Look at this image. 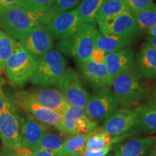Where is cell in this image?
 <instances>
[{"mask_svg": "<svg viewBox=\"0 0 156 156\" xmlns=\"http://www.w3.org/2000/svg\"><path fill=\"white\" fill-rule=\"evenodd\" d=\"M111 87L122 107L135 108L150 95L149 88L135 67L116 77Z\"/></svg>", "mask_w": 156, "mask_h": 156, "instance_id": "cell-1", "label": "cell"}, {"mask_svg": "<svg viewBox=\"0 0 156 156\" xmlns=\"http://www.w3.org/2000/svg\"><path fill=\"white\" fill-rule=\"evenodd\" d=\"M99 30L96 23H83L75 33L59 40L56 50L75 59L76 62L90 58L95 48V40Z\"/></svg>", "mask_w": 156, "mask_h": 156, "instance_id": "cell-2", "label": "cell"}, {"mask_svg": "<svg viewBox=\"0 0 156 156\" xmlns=\"http://www.w3.org/2000/svg\"><path fill=\"white\" fill-rule=\"evenodd\" d=\"M40 17L41 15L30 12L15 4L0 12V30L20 41L41 24Z\"/></svg>", "mask_w": 156, "mask_h": 156, "instance_id": "cell-3", "label": "cell"}, {"mask_svg": "<svg viewBox=\"0 0 156 156\" xmlns=\"http://www.w3.org/2000/svg\"><path fill=\"white\" fill-rule=\"evenodd\" d=\"M67 66V61L57 50H50L36 61L30 82L38 87L55 86Z\"/></svg>", "mask_w": 156, "mask_h": 156, "instance_id": "cell-4", "label": "cell"}, {"mask_svg": "<svg viewBox=\"0 0 156 156\" xmlns=\"http://www.w3.org/2000/svg\"><path fill=\"white\" fill-rule=\"evenodd\" d=\"M36 65V60L16 41L5 70L9 84L14 87H23L30 81Z\"/></svg>", "mask_w": 156, "mask_h": 156, "instance_id": "cell-5", "label": "cell"}, {"mask_svg": "<svg viewBox=\"0 0 156 156\" xmlns=\"http://www.w3.org/2000/svg\"><path fill=\"white\" fill-rule=\"evenodd\" d=\"M120 106L112 90L106 86L97 90L90 96L84 109L87 116L99 125L108 119Z\"/></svg>", "mask_w": 156, "mask_h": 156, "instance_id": "cell-6", "label": "cell"}, {"mask_svg": "<svg viewBox=\"0 0 156 156\" xmlns=\"http://www.w3.org/2000/svg\"><path fill=\"white\" fill-rule=\"evenodd\" d=\"M69 105L85 108L90 95L82 83L80 77L73 68L66 69L55 85Z\"/></svg>", "mask_w": 156, "mask_h": 156, "instance_id": "cell-7", "label": "cell"}, {"mask_svg": "<svg viewBox=\"0 0 156 156\" xmlns=\"http://www.w3.org/2000/svg\"><path fill=\"white\" fill-rule=\"evenodd\" d=\"M101 131L113 138L125 137L134 131H140L135 108L120 107L99 126Z\"/></svg>", "mask_w": 156, "mask_h": 156, "instance_id": "cell-8", "label": "cell"}, {"mask_svg": "<svg viewBox=\"0 0 156 156\" xmlns=\"http://www.w3.org/2000/svg\"><path fill=\"white\" fill-rule=\"evenodd\" d=\"M11 100L36 120L62 133L61 114L40 106L27 95L25 90L15 91L11 95Z\"/></svg>", "mask_w": 156, "mask_h": 156, "instance_id": "cell-9", "label": "cell"}, {"mask_svg": "<svg viewBox=\"0 0 156 156\" xmlns=\"http://www.w3.org/2000/svg\"><path fill=\"white\" fill-rule=\"evenodd\" d=\"M97 24L99 31L103 34L134 39L140 34L134 14L129 9Z\"/></svg>", "mask_w": 156, "mask_h": 156, "instance_id": "cell-10", "label": "cell"}, {"mask_svg": "<svg viewBox=\"0 0 156 156\" xmlns=\"http://www.w3.org/2000/svg\"><path fill=\"white\" fill-rule=\"evenodd\" d=\"M54 39L44 25L39 24L18 41L20 45L36 61L52 49Z\"/></svg>", "mask_w": 156, "mask_h": 156, "instance_id": "cell-11", "label": "cell"}, {"mask_svg": "<svg viewBox=\"0 0 156 156\" xmlns=\"http://www.w3.org/2000/svg\"><path fill=\"white\" fill-rule=\"evenodd\" d=\"M0 138L5 147L14 151L21 147L20 114L17 108L0 114Z\"/></svg>", "mask_w": 156, "mask_h": 156, "instance_id": "cell-12", "label": "cell"}, {"mask_svg": "<svg viewBox=\"0 0 156 156\" xmlns=\"http://www.w3.org/2000/svg\"><path fill=\"white\" fill-rule=\"evenodd\" d=\"M134 54L131 46L118 51L106 54L105 64L107 70V85L111 87L114 80L119 75L135 67Z\"/></svg>", "mask_w": 156, "mask_h": 156, "instance_id": "cell-13", "label": "cell"}, {"mask_svg": "<svg viewBox=\"0 0 156 156\" xmlns=\"http://www.w3.org/2000/svg\"><path fill=\"white\" fill-rule=\"evenodd\" d=\"M83 24L77 8H75L57 15L45 26L54 40H62L73 35Z\"/></svg>", "mask_w": 156, "mask_h": 156, "instance_id": "cell-14", "label": "cell"}, {"mask_svg": "<svg viewBox=\"0 0 156 156\" xmlns=\"http://www.w3.org/2000/svg\"><path fill=\"white\" fill-rule=\"evenodd\" d=\"M51 126L38 122L26 113L20 114L21 147L34 151L41 138Z\"/></svg>", "mask_w": 156, "mask_h": 156, "instance_id": "cell-15", "label": "cell"}, {"mask_svg": "<svg viewBox=\"0 0 156 156\" xmlns=\"http://www.w3.org/2000/svg\"><path fill=\"white\" fill-rule=\"evenodd\" d=\"M25 92L33 101L40 106L57 112L61 116L69 105L56 88L38 87L25 90Z\"/></svg>", "mask_w": 156, "mask_h": 156, "instance_id": "cell-16", "label": "cell"}, {"mask_svg": "<svg viewBox=\"0 0 156 156\" xmlns=\"http://www.w3.org/2000/svg\"><path fill=\"white\" fill-rule=\"evenodd\" d=\"M80 77L91 88L98 90L107 85V70L105 63H97L91 59L77 61Z\"/></svg>", "mask_w": 156, "mask_h": 156, "instance_id": "cell-17", "label": "cell"}, {"mask_svg": "<svg viewBox=\"0 0 156 156\" xmlns=\"http://www.w3.org/2000/svg\"><path fill=\"white\" fill-rule=\"evenodd\" d=\"M155 142V136L129 139L116 143L113 153L115 156H150Z\"/></svg>", "mask_w": 156, "mask_h": 156, "instance_id": "cell-18", "label": "cell"}, {"mask_svg": "<svg viewBox=\"0 0 156 156\" xmlns=\"http://www.w3.org/2000/svg\"><path fill=\"white\" fill-rule=\"evenodd\" d=\"M134 65L142 78L156 79V48L145 42L134 58Z\"/></svg>", "mask_w": 156, "mask_h": 156, "instance_id": "cell-19", "label": "cell"}, {"mask_svg": "<svg viewBox=\"0 0 156 156\" xmlns=\"http://www.w3.org/2000/svg\"><path fill=\"white\" fill-rule=\"evenodd\" d=\"M140 132L145 134L156 133V101L153 98L135 107Z\"/></svg>", "mask_w": 156, "mask_h": 156, "instance_id": "cell-20", "label": "cell"}, {"mask_svg": "<svg viewBox=\"0 0 156 156\" xmlns=\"http://www.w3.org/2000/svg\"><path fill=\"white\" fill-rule=\"evenodd\" d=\"M134 39L122 38L113 35L101 34L99 31L95 40V48H98L106 54L118 51L129 46Z\"/></svg>", "mask_w": 156, "mask_h": 156, "instance_id": "cell-21", "label": "cell"}, {"mask_svg": "<svg viewBox=\"0 0 156 156\" xmlns=\"http://www.w3.org/2000/svg\"><path fill=\"white\" fill-rule=\"evenodd\" d=\"M92 134V133H91ZM91 134L85 135H69L64 140L61 149L57 152L58 156H77L82 155L87 140Z\"/></svg>", "mask_w": 156, "mask_h": 156, "instance_id": "cell-22", "label": "cell"}, {"mask_svg": "<svg viewBox=\"0 0 156 156\" xmlns=\"http://www.w3.org/2000/svg\"><path fill=\"white\" fill-rule=\"evenodd\" d=\"M128 9L124 0H106L95 15V23L112 18Z\"/></svg>", "mask_w": 156, "mask_h": 156, "instance_id": "cell-23", "label": "cell"}, {"mask_svg": "<svg viewBox=\"0 0 156 156\" xmlns=\"http://www.w3.org/2000/svg\"><path fill=\"white\" fill-rule=\"evenodd\" d=\"M80 2L81 0H54L51 8L41 15L40 23L46 25L57 15L76 8Z\"/></svg>", "mask_w": 156, "mask_h": 156, "instance_id": "cell-24", "label": "cell"}, {"mask_svg": "<svg viewBox=\"0 0 156 156\" xmlns=\"http://www.w3.org/2000/svg\"><path fill=\"white\" fill-rule=\"evenodd\" d=\"M85 113V109L83 108L68 105L62 114V134L67 136L73 135L76 121Z\"/></svg>", "mask_w": 156, "mask_h": 156, "instance_id": "cell-25", "label": "cell"}, {"mask_svg": "<svg viewBox=\"0 0 156 156\" xmlns=\"http://www.w3.org/2000/svg\"><path fill=\"white\" fill-rule=\"evenodd\" d=\"M106 0H82L76 8L83 23H95L98 11Z\"/></svg>", "mask_w": 156, "mask_h": 156, "instance_id": "cell-26", "label": "cell"}, {"mask_svg": "<svg viewBox=\"0 0 156 156\" xmlns=\"http://www.w3.org/2000/svg\"><path fill=\"white\" fill-rule=\"evenodd\" d=\"M16 44V41L0 30V73L5 72L6 64Z\"/></svg>", "mask_w": 156, "mask_h": 156, "instance_id": "cell-27", "label": "cell"}, {"mask_svg": "<svg viewBox=\"0 0 156 156\" xmlns=\"http://www.w3.org/2000/svg\"><path fill=\"white\" fill-rule=\"evenodd\" d=\"M63 134H64L62 133L56 134L48 131L46 132L41 138L37 148H42V149L57 153L62 148L64 140L66 139Z\"/></svg>", "mask_w": 156, "mask_h": 156, "instance_id": "cell-28", "label": "cell"}, {"mask_svg": "<svg viewBox=\"0 0 156 156\" xmlns=\"http://www.w3.org/2000/svg\"><path fill=\"white\" fill-rule=\"evenodd\" d=\"M114 141L113 138L107 133L98 129L90 135L85 143V148H89L92 150L104 149L108 146L113 145Z\"/></svg>", "mask_w": 156, "mask_h": 156, "instance_id": "cell-29", "label": "cell"}, {"mask_svg": "<svg viewBox=\"0 0 156 156\" xmlns=\"http://www.w3.org/2000/svg\"><path fill=\"white\" fill-rule=\"evenodd\" d=\"M54 0H17L16 5L30 12L43 15L51 8Z\"/></svg>", "mask_w": 156, "mask_h": 156, "instance_id": "cell-30", "label": "cell"}, {"mask_svg": "<svg viewBox=\"0 0 156 156\" xmlns=\"http://www.w3.org/2000/svg\"><path fill=\"white\" fill-rule=\"evenodd\" d=\"M140 32H147L156 25V5L134 14Z\"/></svg>", "mask_w": 156, "mask_h": 156, "instance_id": "cell-31", "label": "cell"}, {"mask_svg": "<svg viewBox=\"0 0 156 156\" xmlns=\"http://www.w3.org/2000/svg\"><path fill=\"white\" fill-rule=\"evenodd\" d=\"M98 128V124L91 120L85 113L76 121L75 128H74V134H78V135L89 134L94 132Z\"/></svg>", "mask_w": 156, "mask_h": 156, "instance_id": "cell-32", "label": "cell"}, {"mask_svg": "<svg viewBox=\"0 0 156 156\" xmlns=\"http://www.w3.org/2000/svg\"><path fill=\"white\" fill-rule=\"evenodd\" d=\"M129 10L134 14L151 8L156 5L153 0H124Z\"/></svg>", "mask_w": 156, "mask_h": 156, "instance_id": "cell-33", "label": "cell"}, {"mask_svg": "<svg viewBox=\"0 0 156 156\" xmlns=\"http://www.w3.org/2000/svg\"><path fill=\"white\" fill-rule=\"evenodd\" d=\"M2 84V80L0 78V114L7 109L17 108V105L10 100L3 91Z\"/></svg>", "mask_w": 156, "mask_h": 156, "instance_id": "cell-34", "label": "cell"}, {"mask_svg": "<svg viewBox=\"0 0 156 156\" xmlns=\"http://www.w3.org/2000/svg\"><path fill=\"white\" fill-rule=\"evenodd\" d=\"M113 145L108 146L104 149L92 150L89 148H84L82 155L83 156H106L112 150Z\"/></svg>", "mask_w": 156, "mask_h": 156, "instance_id": "cell-35", "label": "cell"}, {"mask_svg": "<svg viewBox=\"0 0 156 156\" xmlns=\"http://www.w3.org/2000/svg\"><path fill=\"white\" fill-rule=\"evenodd\" d=\"M106 54L102 51L95 48L93 51L90 58L97 63H105Z\"/></svg>", "mask_w": 156, "mask_h": 156, "instance_id": "cell-36", "label": "cell"}, {"mask_svg": "<svg viewBox=\"0 0 156 156\" xmlns=\"http://www.w3.org/2000/svg\"><path fill=\"white\" fill-rule=\"evenodd\" d=\"M32 156H58L57 153L52 152L42 148H36L33 151Z\"/></svg>", "mask_w": 156, "mask_h": 156, "instance_id": "cell-37", "label": "cell"}, {"mask_svg": "<svg viewBox=\"0 0 156 156\" xmlns=\"http://www.w3.org/2000/svg\"><path fill=\"white\" fill-rule=\"evenodd\" d=\"M17 0H0V12L9 6L15 5Z\"/></svg>", "mask_w": 156, "mask_h": 156, "instance_id": "cell-38", "label": "cell"}, {"mask_svg": "<svg viewBox=\"0 0 156 156\" xmlns=\"http://www.w3.org/2000/svg\"><path fill=\"white\" fill-rule=\"evenodd\" d=\"M15 152L18 154L19 156H32L33 151L28 148L20 147L18 149L15 150Z\"/></svg>", "mask_w": 156, "mask_h": 156, "instance_id": "cell-39", "label": "cell"}, {"mask_svg": "<svg viewBox=\"0 0 156 156\" xmlns=\"http://www.w3.org/2000/svg\"><path fill=\"white\" fill-rule=\"evenodd\" d=\"M0 156H19L14 150L9 149V148L5 147L0 152Z\"/></svg>", "mask_w": 156, "mask_h": 156, "instance_id": "cell-40", "label": "cell"}, {"mask_svg": "<svg viewBox=\"0 0 156 156\" xmlns=\"http://www.w3.org/2000/svg\"><path fill=\"white\" fill-rule=\"evenodd\" d=\"M146 42H147L148 44H150L153 47H155L156 48V38L155 37H152L150 36H146Z\"/></svg>", "mask_w": 156, "mask_h": 156, "instance_id": "cell-41", "label": "cell"}, {"mask_svg": "<svg viewBox=\"0 0 156 156\" xmlns=\"http://www.w3.org/2000/svg\"><path fill=\"white\" fill-rule=\"evenodd\" d=\"M147 36H152V37H155L156 38V25H154L153 28H151L147 32Z\"/></svg>", "mask_w": 156, "mask_h": 156, "instance_id": "cell-42", "label": "cell"}, {"mask_svg": "<svg viewBox=\"0 0 156 156\" xmlns=\"http://www.w3.org/2000/svg\"><path fill=\"white\" fill-rule=\"evenodd\" d=\"M151 98H153V99H155L156 101V84L155 85H153V87H152L151 90Z\"/></svg>", "mask_w": 156, "mask_h": 156, "instance_id": "cell-43", "label": "cell"}, {"mask_svg": "<svg viewBox=\"0 0 156 156\" xmlns=\"http://www.w3.org/2000/svg\"><path fill=\"white\" fill-rule=\"evenodd\" d=\"M155 143H154L153 148H152L151 155L150 156H156V136H155Z\"/></svg>", "mask_w": 156, "mask_h": 156, "instance_id": "cell-44", "label": "cell"}, {"mask_svg": "<svg viewBox=\"0 0 156 156\" xmlns=\"http://www.w3.org/2000/svg\"><path fill=\"white\" fill-rule=\"evenodd\" d=\"M106 156H115V155L114 154V153H108Z\"/></svg>", "mask_w": 156, "mask_h": 156, "instance_id": "cell-45", "label": "cell"}, {"mask_svg": "<svg viewBox=\"0 0 156 156\" xmlns=\"http://www.w3.org/2000/svg\"><path fill=\"white\" fill-rule=\"evenodd\" d=\"M77 156H83L82 155H77Z\"/></svg>", "mask_w": 156, "mask_h": 156, "instance_id": "cell-46", "label": "cell"}]
</instances>
